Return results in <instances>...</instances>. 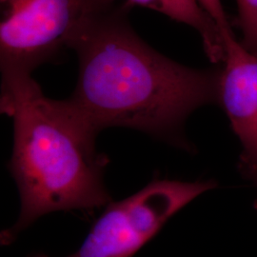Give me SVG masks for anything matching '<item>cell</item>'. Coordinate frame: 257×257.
<instances>
[{
  "label": "cell",
  "instance_id": "6da1fadb",
  "mask_svg": "<svg viewBox=\"0 0 257 257\" xmlns=\"http://www.w3.org/2000/svg\"><path fill=\"white\" fill-rule=\"evenodd\" d=\"M132 7L115 3L76 38L78 78L67 100L98 134L134 128L189 149L185 122L203 106L219 105L221 66L194 69L161 55L132 27Z\"/></svg>",
  "mask_w": 257,
  "mask_h": 257
},
{
  "label": "cell",
  "instance_id": "7a4b0ae2",
  "mask_svg": "<svg viewBox=\"0 0 257 257\" xmlns=\"http://www.w3.org/2000/svg\"><path fill=\"white\" fill-rule=\"evenodd\" d=\"M1 88V111L14 123L8 167L21 203L17 223L1 234L2 244L47 213L108 205L109 160L96 150L98 133L67 99L47 97L32 74H4Z\"/></svg>",
  "mask_w": 257,
  "mask_h": 257
},
{
  "label": "cell",
  "instance_id": "3957f363",
  "mask_svg": "<svg viewBox=\"0 0 257 257\" xmlns=\"http://www.w3.org/2000/svg\"><path fill=\"white\" fill-rule=\"evenodd\" d=\"M116 0H0V68L32 74L58 57Z\"/></svg>",
  "mask_w": 257,
  "mask_h": 257
},
{
  "label": "cell",
  "instance_id": "277c9868",
  "mask_svg": "<svg viewBox=\"0 0 257 257\" xmlns=\"http://www.w3.org/2000/svg\"><path fill=\"white\" fill-rule=\"evenodd\" d=\"M216 186L213 180H154L123 200L110 201L80 248L67 257H134L175 213Z\"/></svg>",
  "mask_w": 257,
  "mask_h": 257
},
{
  "label": "cell",
  "instance_id": "5b68a950",
  "mask_svg": "<svg viewBox=\"0 0 257 257\" xmlns=\"http://www.w3.org/2000/svg\"><path fill=\"white\" fill-rule=\"evenodd\" d=\"M224 44L219 106L242 147L239 171L249 180L257 174V55L243 46L233 33L224 37Z\"/></svg>",
  "mask_w": 257,
  "mask_h": 257
},
{
  "label": "cell",
  "instance_id": "8992f818",
  "mask_svg": "<svg viewBox=\"0 0 257 257\" xmlns=\"http://www.w3.org/2000/svg\"><path fill=\"white\" fill-rule=\"evenodd\" d=\"M125 2L156 11L193 28L200 35L204 51L211 63H223L225 44L220 30L197 0H125Z\"/></svg>",
  "mask_w": 257,
  "mask_h": 257
},
{
  "label": "cell",
  "instance_id": "52a82bcc",
  "mask_svg": "<svg viewBox=\"0 0 257 257\" xmlns=\"http://www.w3.org/2000/svg\"><path fill=\"white\" fill-rule=\"evenodd\" d=\"M237 24L242 32L241 43L257 55V0H236Z\"/></svg>",
  "mask_w": 257,
  "mask_h": 257
},
{
  "label": "cell",
  "instance_id": "ba28073f",
  "mask_svg": "<svg viewBox=\"0 0 257 257\" xmlns=\"http://www.w3.org/2000/svg\"><path fill=\"white\" fill-rule=\"evenodd\" d=\"M197 1L202 6L203 9L205 10L211 19H213V21L220 30L223 38L226 35L232 33L229 18L222 5L221 0H197Z\"/></svg>",
  "mask_w": 257,
  "mask_h": 257
},
{
  "label": "cell",
  "instance_id": "9c48e42d",
  "mask_svg": "<svg viewBox=\"0 0 257 257\" xmlns=\"http://www.w3.org/2000/svg\"><path fill=\"white\" fill-rule=\"evenodd\" d=\"M249 180H250V181H252V182L254 183V185L256 186L257 188V174L256 175H253V176H252V177H251V178H250ZM253 207H254V210H255V211H256L257 212V197L256 199L254 200V202H253Z\"/></svg>",
  "mask_w": 257,
  "mask_h": 257
}]
</instances>
